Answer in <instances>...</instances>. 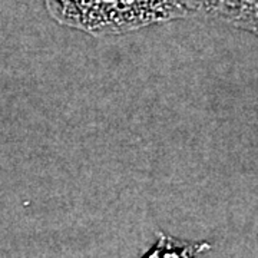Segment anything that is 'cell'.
Instances as JSON below:
<instances>
[]
</instances>
